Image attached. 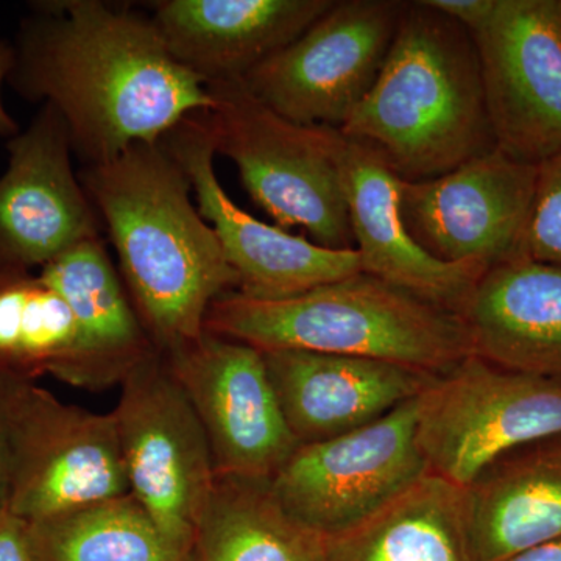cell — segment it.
Here are the masks:
<instances>
[{
	"label": "cell",
	"mask_w": 561,
	"mask_h": 561,
	"mask_svg": "<svg viewBox=\"0 0 561 561\" xmlns=\"http://www.w3.org/2000/svg\"><path fill=\"white\" fill-rule=\"evenodd\" d=\"M11 43L7 83L25 101L58 111L87 165L160 142L213 105L205 80L173 60L151 18L130 7L36 2Z\"/></svg>",
	"instance_id": "cell-1"
},
{
	"label": "cell",
	"mask_w": 561,
	"mask_h": 561,
	"mask_svg": "<svg viewBox=\"0 0 561 561\" xmlns=\"http://www.w3.org/2000/svg\"><path fill=\"white\" fill-rule=\"evenodd\" d=\"M79 176L154 348L171 353L201 339L210 305L238 290V275L179 162L161 140L142 142Z\"/></svg>",
	"instance_id": "cell-2"
},
{
	"label": "cell",
	"mask_w": 561,
	"mask_h": 561,
	"mask_svg": "<svg viewBox=\"0 0 561 561\" xmlns=\"http://www.w3.org/2000/svg\"><path fill=\"white\" fill-rule=\"evenodd\" d=\"M339 131L409 183L496 149L471 33L426 0L405 2L375 87Z\"/></svg>",
	"instance_id": "cell-3"
},
{
	"label": "cell",
	"mask_w": 561,
	"mask_h": 561,
	"mask_svg": "<svg viewBox=\"0 0 561 561\" xmlns=\"http://www.w3.org/2000/svg\"><path fill=\"white\" fill-rule=\"evenodd\" d=\"M205 331L261 351L368 357L434 375L472 354L457 313L362 272L284 300L228 291L210 305Z\"/></svg>",
	"instance_id": "cell-4"
},
{
	"label": "cell",
	"mask_w": 561,
	"mask_h": 561,
	"mask_svg": "<svg viewBox=\"0 0 561 561\" xmlns=\"http://www.w3.org/2000/svg\"><path fill=\"white\" fill-rule=\"evenodd\" d=\"M206 88L213 105L202 116L214 149L234 162L251 201L280 230L300 227L317 245L354 250L327 128L284 119L254 98L243 79L209 81Z\"/></svg>",
	"instance_id": "cell-5"
},
{
	"label": "cell",
	"mask_w": 561,
	"mask_h": 561,
	"mask_svg": "<svg viewBox=\"0 0 561 561\" xmlns=\"http://www.w3.org/2000/svg\"><path fill=\"white\" fill-rule=\"evenodd\" d=\"M0 427L9 460V512L27 523L130 493L113 413L0 375Z\"/></svg>",
	"instance_id": "cell-6"
},
{
	"label": "cell",
	"mask_w": 561,
	"mask_h": 561,
	"mask_svg": "<svg viewBox=\"0 0 561 561\" xmlns=\"http://www.w3.org/2000/svg\"><path fill=\"white\" fill-rule=\"evenodd\" d=\"M561 437V382L468 356L419 397L416 438L432 474L468 489L502 457Z\"/></svg>",
	"instance_id": "cell-7"
},
{
	"label": "cell",
	"mask_w": 561,
	"mask_h": 561,
	"mask_svg": "<svg viewBox=\"0 0 561 561\" xmlns=\"http://www.w3.org/2000/svg\"><path fill=\"white\" fill-rule=\"evenodd\" d=\"M119 389L111 413L128 490L169 540L194 553L217 478L201 420L158 350L125 375Z\"/></svg>",
	"instance_id": "cell-8"
},
{
	"label": "cell",
	"mask_w": 561,
	"mask_h": 561,
	"mask_svg": "<svg viewBox=\"0 0 561 561\" xmlns=\"http://www.w3.org/2000/svg\"><path fill=\"white\" fill-rule=\"evenodd\" d=\"M404 9L405 0H334L243 81L284 119L341 130L375 87Z\"/></svg>",
	"instance_id": "cell-9"
},
{
	"label": "cell",
	"mask_w": 561,
	"mask_h": 561,
	"mask_svg": "<svg viewBox=\"0 0 561 561\" xmlns=\"http://www.w3.org/2000/svg\"><path fill=\"white\" fill-rule=\"evenodd\" d=\"M416 423L419 397L360 430L300 445L272 479L273 493L324 537L353 529L430 472Z\"/></svg>",
	"instance_id": "cell-10"
},
{
	"label": "cell",
	"mask_w": 561,
	"mask_h": 561,
	"mask_svg": "<svg viewBox=\"0 0 561 561\" xmlns=\"http://www.w3.org/2000/svg\"><path fill=\"white\" fill-rule=\"evenodd\" d=\"M471 36L496 149L541 164L561 149V0H496Z\"/></svg>",
	"instance_id": "cell-11"
},
{
	"label": "cell",
	"mask_w": 561,
	"mask_h": 561,
	"mask_svg": "<svg viewBox=\"0 0 561 561\" xmlns=\"http://www.w3.org/2000/svg\"><path fill=\"white\" fill-rule=\"evenodd\" d=\"M201 420L217 474L273 479L297 451L264 354L205 331L161 353Z\"/></svg>",
	"instance_id": "cell-12"
},
{
	"label": "cell",
	"mask_w": 561,
	"mask_h": 561,
	"mask_svg": "<svg viewBox=\"0 0 561 561\" xmlns=\"http://www.w3.org/2000/svg\"><path fill=\"white\" fill-rule=\"evenodd\" d=\"M538 165L494 149L424 181H401L400 209L416 245L448 264L496 267L519 257Z\"/></svg>",
	"instance_id": "cell-13"
},
{
	"label": "cell",
	"mask_w": 561,
	"mask_h": 561,
	"mask_svg": "<svg viewBox=\"0 0 561 561\" xmlns=\"http://www.w3.org/2000/svg\"><path fill=\"white\" fill-rule=\"evenodd\" d=\"M161 144L190 179L197 208L216 231L243 297L284 300L360 273L356 250L324 249L254 219L231 201L214 171L216 149L202 113L180 122Z\"/></svg>",
	"instance_id": "cell-14"
},
{
	"label": "cell",
	"mask_w": 561,
	"mask_h": 561,
	"mask_svg": "<svg viewBox=\"0 0 561 561\" xmlns=\"http://www.w3.org/2000/svg\"><path fill=\"white\" fill-rule=\"evenodd\" d=\"M0 175V272H39L81 242L103 238L98 209L72 168L68 127L41 105L7 140Z\"/></svg>",
	"instance_id": "cell-15"
},
{
	"label": "cell",
	"mask_w": 561,
	"mask_h": 561,
	"mask_svg": "<svg viewBox=\"0 0 561 561\" xmlns=\"http://www.w3.org/2000/svg\"><path fill=\"white\" fill-rule=\"evenodd\" d=\"M327 131L341 173L360 272L460 316L489 268L476 262L448 264L416 245L401 217V180L368 147L339 130Z\"/></svg>",
	"instance_id": "cell-16"
},
{
	"label": "cell",
	"mask_w": 561,
	"mask_h": 561,
	"mask_svg": "<svg viewBox=\"0 0 561 561\" xmlns=\"http://www.w3.org/2000/svg\"><path fill=\"white\" fill-rule=\"evenodd\" d=\"M298 445L341 437L415 400L438 375L368 357L300 350L262 351Z\"/></svg>",
	"instance_id": "cell-17"
},
{
	"label": "cell",
	"mask_w": 561,
	"mask_h": 561,
	"mask_svg": "<svg viewBox=\"0 0 561 561\" xmlns=\"http://www.w3.org/2000/svg\"><path fill=\"white\" fill-rule=\"evenodd\" d=\"M334 0H161L151 21L183 68L209 81L243 79L289 46Z\"/></svg>",
	"instance_id": "cell-18"
},
{
	"label": "cell",
	"mask_w": 561,
	"mask_h": 561,
	"mask_svg": "<svg viewBox=\"0 0 561 561\" xmlns=\"http://www.w3.org/2000/svg\"><path fill=\"white\" fill-rule=\"evenodd\" d=\"M459 317L474 356L561 382V265L516 257L491 267Z\"/></svg>",
	"instance_id": "cell-19"
},
{
	"label": "cell",
	"mask_w": 561,
	"mask_h": 561,
	"mask_svg": "<svg viewBox=\"0 0 561 561\" xmlns=\"http://www.w3.org/2000/svg\"><path fill=\"white\" fill-rule=\"evenodd\" d=\"M478 561H502L561 538V443L526 446L467 489Z\"/></svg>",
	"instance_id": "cell-20"
},
{
	"label": "cell",
	"mask_w": 561,
	"mask_h": 561,
	"mask_svg": "<svg viewBox=\"0 0 561 561\" xmlns=\"http://www.w3.org/2000/svg\"><path fill=\"white\" fill-rule=\"evenodd\" d=\"M0 375L31 381L50 376L88 391L119 387L38 272H0Z\"/></svg>",
	"instance_id": "cell-21"
},
{
	"label": "cell",
	"mask_w": 561,
	"mask_h": 561,
	"mask_svg": "<svg viewBox=\"0 0 561 561\" xmlns=\"http://www.w3.org/2000/svg\"><path fill=\"white\" fill-rule=\"evenodd\" d=\"M321 561H478L468 491L427 472L370 518L328 537Z\"/></svg>",
	"instance_id": "cell-22"
},
{
	"label": "cell",
	"mask_w": 561,
	"mask_h": 561,
	"mask_svg": "<svg viewBox=\"0 0 561 561\" xmlns=\"http://www.w3.org/2000/svg\"><path fill=\"white\" fill-rule=\"evenodd\" d=\"M272 479L217 474L194 561H321L328 537L284 511Z\"/></svg>",
	"instance_id": "cell-23"
},
{
	"label": "cell",
	"mask_w": 561,
	"mask_h": 561,
	"mask_svg": "<svg viewBox=\"0 0 561 561\" xmlns=\"http://www.w3.org/2000/svg\"><path fill=\"white\" fill-rule=\"evenodd\" d=\"M105 239H92L62 253L38 272L69 306L84 341L114 378L154 351Z\"/></svg>",
	"instance_id": "cell-24"
},
{
	"label": "cell",
	"mask_w": 561,
	"mask_h": 561,
	"mask_svg": "<svg viewBox=\"0 0 561 561\" xmlns=\"http://www.w3.org/2000/svg\"><path fill=\"white\" fill-rule=\"evenodd\" d=\"M39 561H194L130 493L31 524Z\"/></svg>",
	"instance_id": "cell-25"
},
{
	"label": "cell",
	"mask_w": 561,
	"mask_h": 561,
	"mask_svg": "<svg viewBox=\"0 0 561 561\" xmlns=\"http://www.w3.org/2000/svg\"><path fill=\"white\" fill-rule=\"evenodd\" d=\"M519 257L561 265V149L538 164L537 186Z\"/></svg>",
	"instance_id": "cell-26"
},
{
	"label": "cell",
	"mask_w": 561,
	"mask_h": 561,
	"mask_svg": "<svg viewBox=\"0 0 561 561\" xmlns=\"http://www.w3.org/2000/svg\"><path fill=\"white\" fill-rule=\"evenodd\" d=\"M0 561H39L31 523L11 515H0Z\"/></svg>",
	"instance_id": "cell-27"
},
{
	"label": "cell",
	"mask_w": 561,
	"mask_h": 561,
	"mask_svg": "<svg viewBox=\"0 0 561 561\" xmlns=\"http://www.w3.org/2000/svg\"><path fill=\"white\" fill-rule=\"evenodd\" d=\"M426 3L472 33L489 20L496 0H426Z\"/></svg>",
	"instance_id": "cell-28"
},
{
	"label": "cell",
	"mask_w": 561,
	"mask_h": 561,
	"mask_svg": "<svg viewBox=\"0 0 561 561\" xmlns=\"http://www.w3.org/2000/svg\"><path fill=\"white\" fill-rule=\"evenodd\" d=\"M14 49L13 43L7 39H0V136L2 138H13L20 133V125L13 119V116L7 111L2 101L3 84L9 81L11 69H13Z\"/></svg>",
	"instance_id": "cell-29"
},
{
	"label": "cell",
	"mask_w": 561,
	"mask_h": 561,
	"mask_svg": "<svg viewBox=\"0 0 561 561\" xmlns=\"http://www.w3.org/2000/svg\"><path fill=\"white\" fill-rule=\"evenodd\" d=\"M502 561H561V538Z\"/></svg>",
	"instance_id": "cell-30"
},
{
	"label": "cell",
	"mask_w": 561,
	"mask_h": 561,
	"mask_svg": "<svg viewBox=\"0 0 561 561\" xmlns=\"http://www.w3.org/2000/svg\"><path fill=\"white\" fill-rule=\"evenodd\" d=\"M10 478L9 460H7L5 440H3L2 427H0V515L9 512Z\"/></svg>",
	"instance_id": "cell-31"
},
{
	"label": "cell",
	"mask_w": 561,
	"mask_h": 561,
	"mask_svg": "<svg viewBox=\"0 0 561 561\" xmlns=\"http://www.w3.org/2000/svg\"><path fill=\"white\" fill-rule=\"evenodd\" d=\"M560 443H561V437H560Z\"/></svg>",
	"instance_id": "cell-32"
}]
</instances>
